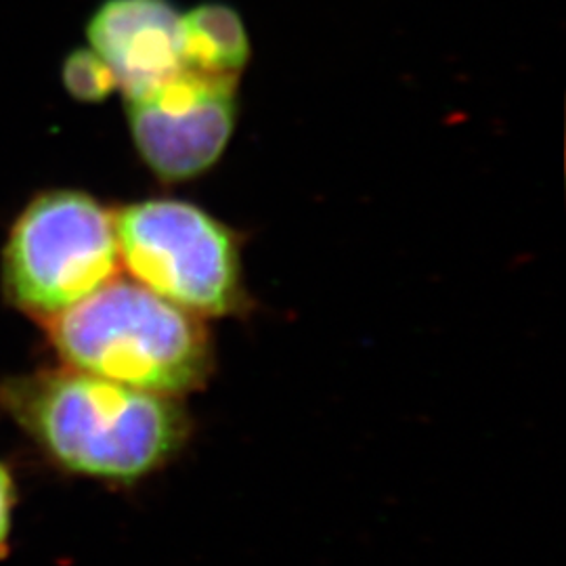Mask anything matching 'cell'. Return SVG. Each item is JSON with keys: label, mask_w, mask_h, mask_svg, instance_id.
Listing matches in <instances>:
<instances>
[{"label": "cell", "mask_w": 566, "mask_h": 566, "mask_svg": "<svg viewBox=\"0 0 566 566\" xmlns=\"http://www.w3.org/2000/svg\"><path fill=\"white\" fill-rule=\"evenodd\" d=\"M0 403L63 470L114 485L163 470L189 434L177 397L74 367L11 378Z\"/></svg>", "instance_id": "cell-1"}, {"label": "cell", "mask_w": 566, "mask_h": 566, "mask_svg": "<svg viewBox=\"0 0 566 566\" xmlns=\"http://www.w3.org/2000/svg\"><path fill=\"white\" fill-rule=\"evenodd\" d=\"M13 504H15V486L11 481V472L0 464V549L9 539Z\"/></svg>", "instance_id": "cell-9"}, {"label": "cell", "mask_w": 566, "mask_h": 566, "mask_svg": "<svg viewBox=\"0 0 566 566\" xmlns=\"http://www.w3.org/2000/svg\"><path fill=\"white\" fill-rule=\"evenodd\" d=\"M86 36L126 99L142 97L182 70L181 13L170 0H105Z\"/></svg>", "instance_id": "cell-6"}, {"label": "cell", "mask_w": 566, "mask_h": 566, "mask_svg": "<svg viewBox=\"0 0 566 566\" xmlns=\"http://www.w3.org/2000/svg\"><path fill=\"white\" fill-rule=\"evenodd\" d=\"M238 78L185 70L128 102L133 142L164 181H187L212 168L235 128Z\"/></svg>", "instance_id": "cell-5"}, {"label": "cell", "mask_w": 566, "mask_h": 566, "mask_svg": "<svg viewBox=\"0 0 566 566\" xmlns=\"http://www.w3.org/2000/svg\"><path fill=\"white\" fill-rule=\"evenodd\" d=\"M114 219L120 263L135 282L198 317L242 308L238 240L200 206L145 200L122 208Z\"/></svg>", "instance_id": "cell-4"}, {"label": "cell", "mask_w": 566, "mask_h": 566, "mask_svg": "<svg viewBox=\"0 0 566 566\" xmlns=\"http://www.w3.org/2000/svg\"><path fill=\"white\" fill-rule=\"evenodd\" d=\"M181 57L185 70L238 78L250 60V39L238 11L206 2L181 15Z\"/></svg>", "instance_id": "cell-7"}, {"label": "cell", "mask_w": 566, "mask_h": 566, "mask_svg": "<svg viewBox=\"0 0 566 566\" xmlns=\"http://www.w3.org/2000/svg\"><path fill=\"white\" fill-rule=\"evenodd\" d=\"M44 324L67 367L120 385L179 397L212 369L200 317L139 282L114 277Z\"/></svg>", "instance_id": "cell-2"}, {"label": "cell", "mask_w": 566, "mask_h": 566, "mask_svg": "<svg viewBox=\"0 0 566 566\" xmlns=\"http://www.w3.org/2000/svg\"><path fill=\"white\" fill-rule=\"evenodd\" d=\"M116 219L81 191H49L13 224L4 285L15 306L46 322L120 273Z\"/></svg>", "instance_id": "cell-3"}, {"label": "cell", "mask_w": 566, "mask_h": 566, "mask_svg": "<svg viewBox=\"0 0 566 566\" xmlns=\"http://www.w3.org/2000/svg\"><path fill=\"white\" fill-rule=\"evenodd\" d=\"M63 86L74 99L84 103L103 102L112 91L118 88L112 70L93 49L74 51L65 60Z\"/></svg>", "instance_id": "cell-8"}]
</instances>
